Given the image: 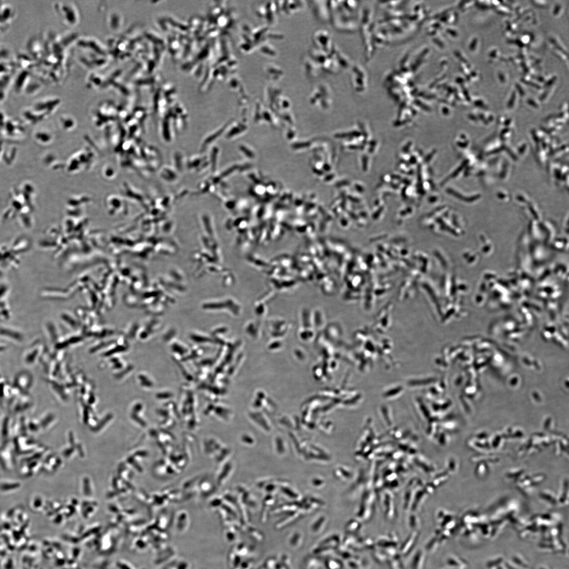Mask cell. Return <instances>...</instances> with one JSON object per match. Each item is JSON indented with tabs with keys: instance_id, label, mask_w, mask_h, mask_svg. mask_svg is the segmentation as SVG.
Listing matches in <instances>:
<instances>
[{
	"instance_id": "1",
	"label": "cell",
	"mask_w": 569,
	"mask_h": 569,
	"mask_svg": "<svg viewBox=\"0 0 569 569\" xmlns=\"http://www.w3.org/2000/svg\"><path fill=\"white\" fill-rule=\"evenodd\" d=\"M31 72L22 70L15 81L14 88L16 94L25 93L30 84Z\"/></svg>"
}]
</instances>
